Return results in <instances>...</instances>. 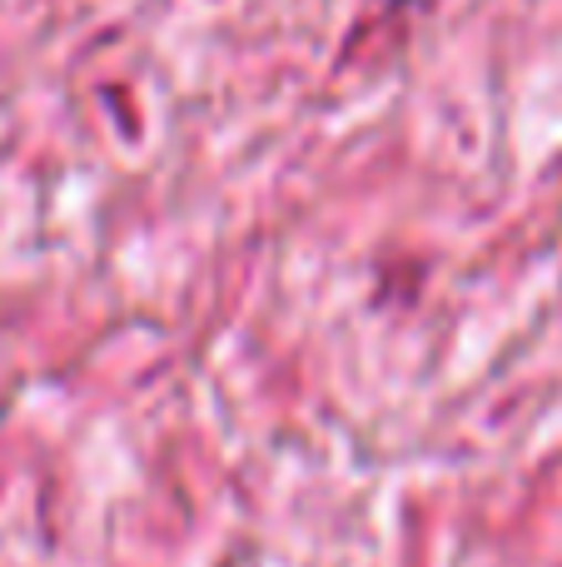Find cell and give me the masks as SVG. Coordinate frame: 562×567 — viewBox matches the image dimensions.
Instances as JSON below:
<instances>
[{
    "instance_id": "obj_1",
    "label": "cell",
    "mask_w": 562,
    "mask_h": 567,
    "mask_svg": "<svg viewBox=\"0 0 562 567\" xmlns=\"http://www.w3.org/2000/svg\"><path fill=\"white\" fill-rule=\"evenodd\" d=\"M394 6H414V0H394Z\"/></svg>"
}]
</instances>
